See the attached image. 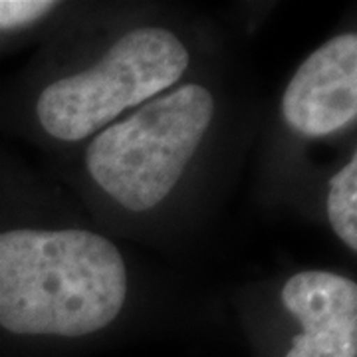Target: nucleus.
Instances as JSON below:
<instances>
[{"label": "nucleus", "instance_id": "1", "mask_svg": "<svg viewBox=\"0 0 357 357\" xmlns=\"http://www.w3.org/2000/svg\"><path fill=\"white\" fill-rule=\"evenodd\" d=\"M128 298L112 241L84 229L0 232V326L18 335L82 337L107 328Z\"/></svg>", "mask_w": 357, "mask_h": 357}, {"label": "nucleus", "instance_id": "2", "mask_svg": "<svg viewBox=\"0 0 357 357\" xmlns=\"http://www.w3.org/2000/svg\"><path fill=\"white\" fill-rule=\"evenodd\" d=\"M215 115V98L201 84H187L145 102L109 123L89 143V177L131 213L165 201L187 171Z\"/></svg>", "mask_w": 357, "mask_h": 357}, {"label": "nucleus", "instance_id": "3", "mask_svg": "<svg viewBox=\"0 0 357 357\" xmlns=\"http://www.w3.org/2000/svg\"><path fill=\"white\" fill-rule=\"evenodd\" d=\"M189 62L187 46L171 30L133 28L98 64L44 88L36 103L40 126L54 139H86L123 112L173 88Z\"/></svg>", "mask_w": 357, "mask_h": 357}, {"label": "nucleus", "instance_id": "4", "mask_svg": "<svg viewBox=\"0 0 357 357\" xmlns=\"http://www.w3.org/2000/svg\"><path fill=\"white\" fill-rule=\"evenodd\" d=\"M286 123L307 137L332 135L357 115V36L340 34L321 44L286 86Z\"/></svg>", "mask_w": 357, "mask_h": 357}, {"label": "nucleus", "instance_id": "5", "mask_svg": "<svg viewBox=\"0 0 357 357\" xmlns=\"http://www.w3.org/2000/svg\"><path fill=\"white\" fill-rule=\"evenodd\" d=\"M282 304L302 326L286 357H357V284L351 278L298 272L284 284Z\"/></svg>", "mask_w": 357, "mask_h": 357}, {"label": "nucleus", "instance_id": "6", "mask_svg": "<svg viewBox=\"0 0 357 357\" xmlns=\"http://www.w3.org/2000/svg\"><path fill=\"white\" fill-rule=\"evenodd\" d=\"M328 218L337 238L357 250V155L345 163L330 181L328 187Z\"/></svg>", "mask_w": 357, "mask_h": 357}, {"label": "nucleus", "instance_id": "7", "mask_svg": "<svg viewBox=\"0 0 357 357\" xmlns=\"http://www.w3.org/2000/svg\"><path fill=\"white\" fill-rule=\"evenodd\" d=\"M56 2L46 0H0V30H16L50 13Z\"/></svg>", "mask_w": 357, "mask_h": 357}]
</instances>
